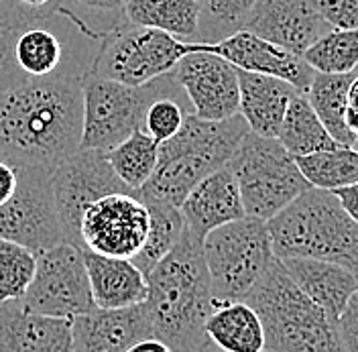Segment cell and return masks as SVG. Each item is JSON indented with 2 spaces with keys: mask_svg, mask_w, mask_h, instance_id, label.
I'll list each match as a JSON object with an SVG mask.
<instances>
[{
  "mask_svg": "<svg viewBox=\"0 0 358 352\" xmlns=\"http://www.w3.org/2000/svg\"><path fill=\"white\" fill-rule=\"evenodd\" d=\"M238 86H241L238 114L245 118L248 131L259 136L277 139L291 100L299 90H295L283 80L261 76V73H248L241 69H238Z\"/></svg>",
  "mask_w": 358,
  "mask_h": 352,
  "instance_id": "obj_22",
  "label": "cell"
},
{
  "mask_svg": "<svg viewBox=\"0 0 358 352\" xmlns=\"http://www.w3.org/2000/svg\"><path fill=\"white\" fill-rule=\"evenodd\" d=\"M346 125L358 136V76L352 78L348 88V106H346Z\"/></svg>",
  "mask_w": 358,
  "mask_h": 352,
  "instance_id": "obj_41",
  "label": "cell"
},
{
  "mask_svg": "<svg viewBox=\"0 0 358 352\" xmlns=\"http://www.w3.org/2000/svg\"><path fill=\"white\" fill-rule=\"evenodd\" d=\"M291 281L332 322L358 289V275L346 267L315 259H279Z\"/></svg>",
  "mask_w": 358,
  "mask_h": 352,
  "instance_id": "obj_21",
  "label": "cell"
},
{
  "mask_svg": "<svg viewBox=\"0 0 358 352\" xmlns=\"http://www.w3.org/2000/svg\"><path fill=\"white\" fill-rule=\"evenodd\" d=\"M51 185L67 241L80 248V222L94 202L110 194H133L112 171L106 151L78 149L51 171Z\"/></svg>",
  "mask_w": 358,
  "mask_h": 352,
  "instance_id": "obj_12",
  "label": "cell"
},
{
  "mask_svg": "<svg viewBox=\"0 0 358 352\" xmlns=\"http://www.w3.org/2000/svg\"><path fill=\"white\" fill-rule=\"evenodd\" d=\"M257 0H200V43H218L245 27Z\"/></svg>",
  "mask_w": 358,
  "mask_h": 352,
  "instance_id": "obj_31",
  "label": "cell"
},
{
  "mask_svg": "<svg viewBox=\"0 0 358 352\" xmlns=\"http://www.w3.org/2000/svg\"><path fill=\"white\" fill-rule=\"evenodd\" d=\"M243 29L297 57L330 31L317 0H257Z\"/></svg>",
  "mask_w": 358,
  "mask_h": 352,
  "instance_id": "obj_15",
  "label": "cell"
},
{
  "mask_svg": "<svg viewBox=\"0 0 358 352\" xmlns=\"http://www.w3.org/2000/svg\"><path fill=\"white\" fill-rule=\"evenodd\" d=\"M0 239L17 242L35 255L69 242L49 169L17 167L15 194L0 206Z\"/></svg>",
  "mask_w": 358,
  "mask_h": 352,
  "instance_id": "obj_10",
  "label": "cell"
},
{
  "mask_svg": "<svg viewBox=\"0 0 358 352\" xmlns=\"http://www.w3.org/2000/svg\"><path fill=\"white\" fill-rule=\"evenodd\" d=\"M295 163L310 188L334 192L358 181V151L352 147L295 157Z\"/></svg>",
  "mask_w": 358,
  "mask_h": 352,
  "instance_id": "obj_29",
  "label": "cell"
},
{
  "mask_svg": "<svg viewBox=\"0 0 358 352\" xmlns=\"http://www.w3.org/2000/svg\"><path fill=\"white\" fill-rule=\"evenodd\" d=\"M208 340L224 352H263L265 330L257 311L245 302L214 306L206 320Z\"/></svg>",
  "mask_w": 358,
  "mask_h": 352,
  "instance_id": "obj_23",
  "label": "cell"
},
{
  "mask_svg": "<svg viewBox=\"0 0 358 352\" xmlns=\"http://www.w3.org/2000/svg\"><path fill=\"white\" fill-rule=\"evenodd\" d=\"M37 255L17 242L0 239V304L21 302L33 281Z\"/></svg>",
  "mask_w": 358,
  "mask_h": 352,
  "instance_id": "obj_32",
  "label": "cell"
},
{
  "mask_svg": "<svg viewBox=\"0 0 358 352\" xmlns=\"http://www.w3.org/2000/svg\"><path fill=\"white\" fill-rule=\"evenodd\" d=\"M336 198L340 199L342 208L346 210V214L358 224V181L348 185V188H340L332 192Z\"/></svg>",
  "mask_w": 358,
  "mask_h": 352,
  "instance_id": "obj_40",
  "label": "cell"
},
{
  "mask_svg": "<svg viewBox=\"0 0 358 352\" xmlns=\"http://www.w3.org/2000/svg\"><path fill=\"white\" fill-rule=\"evenodd\" d=\"M267 228L275 259H315L358 275V224L332 192L310 188Z\"/></svg>",
  "mask_w": 358,
  "mask_h": 352,
  "instance_id": "obj_4",
  "label": "cell"
},
{
  "mask_svg": "<svg viewBox=\"0 0 358 352\" xmlns=\"http://www.w3.org/2000/svg\"><path fill=\"white\" fill-rule=\"evenodd\" d=\"M0 352H73L71 322L41 316L21 302L0 304Z\"/></svg>",
  "mask_w": 358,
  "mask_h": 352,
  "instance_id": "obj_19",
  "label": "cell"
},
{
  "mask_svg": "<svg viewBox=\"0 0 358 352\" xmlns=\"http://www.w3.org/2000/svg\"><path fill=\"white\" fill-rule=\"evenodd\" d=\"M183 96H185L183 92L161 96L147 108L145 120H143V131L147 132L157 145L176 136L179 129L183 127V120L189 114V111L183 106Z\"/></svg>",
  "mask_w": 358,
  "mask_h": 352,
  "instance_id": "obj_34",
  "label": "cell"
},
{
  "mask_svg": "<svg viewBox=\"0 0 358 352\" xmlns=\"http://www.w3.org/2000/svg\"><path fill=\"white\" fill-rule=\"evenodd\" d=\"M82 80H24L0 92V159L53 171L80 149Z\"/></svg>",
  "mask_w": 358,
  "mask_h": 352,
  "instance_id": "obj_1",
  "label": "cell"
},
{
  "mask_svg": "<svg viewBox=\"0 0 358 352\" xmlns=\"http://www.w3.org/2000/svg\"><path fill=\"white\" fill-rule=\"evenodd\" d=\"M201 253L214 306L245 302L275 261L267 222L245 216L206 234Z\"/></svg>",
  "mask_w": 358,
  "mask_h": 352,
  "instance_id": "obj_6",
  "label": "cell"
},
{
  "mask_svg": "<svg viewBox=\"0 0 358 352\" xmlns=\"http://www.w3.org/2000/svg\"><path fill=\"white\" fill-rule=\"evenodd\" d=\"M13 2L33 21L53 17L64 6V0H13Z\"/></svg>",
  "mask_w": 358,
  "mask_h": 352,
  "instance_id": "obj_38",
  "label": "cell"
},
{
  "mask_svg": "<svg viewBox=\"0 0 358 352\" xmlns=\"http://www.w3.org/2000/svg\"><path fill=\"white\" fill-rule=\"evenodd\" d=\"M201 352H224V351H220V349H216V346H214V344L210 342V344H208V346H206V349H203V351H201Z\"/></svg>",
  "mask_w": 358,
  "mask_h": 352,
  "instance_id": "obj_43",
  "label": "cell"
},
{
  "mask_svg": "<svg viewBox=\"0 0 358 352\" xmlns=\"http://www.w3.org/2000/svg\"><path fill=\"white\" fill-rule=\"evenodd\" d=\"M206 53L222 57L241 71L283 80L299 92H306L315 76V71L301 57L245 29L218 43H206Z\"/></svg>",
  "mask_w": 358,
  "mask_h": 352,
  "instance_id": "obj_16",
  "label": "cell"
},
{
  "mask_svg": "<svg viewBox=\"0 0 358 352\" xmlns=\"http://www.w3.org/2000/svg\"><path fill=\"white\" fill-rule=\"evenodd\" d=\"M106 159L116 177L138 196L143 185L155 174L159 145L143 129H138L122 143L108 149Z\"/></svg>",
  "mask_w": 358,
  "mask_h": 352,
  "instance_id": "obj_27",
  "label": "cell"
},
{
  "mask_svg": "<svg viewBox=\"0 0 358 352\" xmlns=\"http://www.w3.org/2000/svg\"><path fill=\"white\" fill-rule=\"evenodd\" d=\"M236 177L246 216L271 220L291 202L310 190L295 157H291L279 139L246 132L228 161Z\"/></svg>",
  "mask_w": 358,
  "mask_h": 352,
  "instance_id": "obj_8",
  "label": "cell"
},
{
  "mask_svg": "<svg viewBox=\"0 0 358 352\" xmlns=\"http://www.w3.org/2000/svg\"><path fill=\"white\" fill-rule=\"evenodd\" d=\"M21 304L29 311L69 322L96 309L82 248L64 242L39 253L33 281Z\"/></svg>",
  "mask_w": 358,
  "mask_h": 352,
  "instance_id": "obj_11",
  "label": "cell"
},
{
  "mask_svg": "<svg viewBox=\"0 0 358 352\" xmlns=\"http://www.w3.org/2000/svg\"><path fill=\"white\" fill-rule=\"evenodd\" d=\"M315 73H355L358 67V29H330L301 55Z\"/></svg>",
  "mask_w": 358,
  "mask_h": 352,
  "instance_id": "obj_30",
  "label": "cell"
},
{
  "mask_svg": "<svg viewBox=\"0 0 358 352\" xmlns=\"http://www.w3.org/2000/svg\"><path fill=\"white\" fill-rule=\"evenodd\" d=\"M127 352H173L165 342H161L159 338L155 336H149V338H145V340H141V342H136L133 344L131 349Z\"/></svg>",
  "mask_w": 358,
  "mask_h": 352,
  "instance_id": "obj_42",
  "label": "cell"
},
{
  "mask_svg": "<svg viewBox=\"0 0 358 352\" xmlns=\"http://www.w3.org/2000/svg\"><path fill=\"white\" fill-rule=\"evenodd\" d=\"M263 352H268V351H263Z\"/></svg>",
  "mask_w": 358,
  "mask_h": 352,
  "instance_id": "obj_44",
  "label": "cell"
},
{
  "mask_svg": "<svg viewBox=\"0 0 358 352\" xmlns=\"http://www.w3.org/2000/svg\"><path fill=\"white\" fill-rule=\"evenodd\" d=\"M277 139L291 157H306L342 147L326 131L303 92H297L293 96Z\"/></svg>",
  "mask_w": 358,
  "mask_h": 352,
  "instance_id": "obj_26",
  "label": "cell"
},
{
  "mask_svg": "<svg viewBox=\"0 0 358 352\" xmlns=\"http://www.w3.org/2000/svg\"><path fill=\"white\" fill-rule=\"evenodd\" d=\"M245 304L257 311L268 352H344L336 324L291 281L279 259Z\"/></svg>",
  "mask_w": 358,
  "mask_h": 352,
  "instance_id": "obj_5",
  "label": "cell"
},
{
  "mask_svg": "<svg viewBox=\"0 0 358 352\" xmlns=\"http://www.w3.org/2000/svg\"><path fill=\"white\" fill-rule=\"evenodd\" d=\"M246 132L248 125L241 114L212 122L189 112L178 134L159 145L155 174L138 198L179 208L203 177L228 165Z\"/></svg>",
  "mask_w": 358,
  "mask_h": 352,
  "instance_id": "obj_3",
  "label": "cell"
},
{
  "mask_svg": "<svg viewBox=\"0 0 358 352\" xmlns=\"http://www.w3.org/2000/svg\"><path fill=\"white\" fill-rule=\"evenodd\" d=\"M31 22L13 0H0V92L24 82L15 64V41Z\"/></svg>",
  "mask_w": 358,
  "mask_h": 352,
  "instance_id": "obj_33",
  "label": "cell"
},
{
  "mask_svg": "<svg viewBox=\"0 0 358 352\" xmlns=\"http://www.w3.org/2000/svg\"><path fill=\"white\" fill-rule=\"evenodd\" d=\"M355 73H315L312 84L303 92L312 104L313 112L326 127V131L332 134L338 145L352 147L357 141V134L346 125V106H348V88Z\"/></svg>",
  "mask_w": 358,
  "mask_h": 352,
  "instance_id": "obj_25",
  "label": "cell"
},
{
  "mask_svg": "<svg viewBox=\"0 0 358 352\" xmlns=\"http://www.w3.org/2000/svg\"><path fill=\"white\" fill-rule=\"evenodd\" d=\"M330 29H358V0H317Z\"/></svg>",
  "mask_w": 358,
  "mask_h": 352,
  "instance_id": "obj_36",
  "label": "cell"
},
{
  "mask_svg": "<svg viewBox=\"0 0 358 352\" xmlns=\"http://www.w3.org/2000/svg\"><path fill=\"white\" fill-rule=\"evenodd\" d=\"M96 308L122 309L147 302V275L131 261L82 248Z\"/></svg>",
  "mask_w": 358,
  "mask_h": 352,
  "instance_id": "obj_20",
  "label": "cell"
},
{
  "mask_svg": "<svg viewBox=\"0 0 358 352\" xmlns=\"http://www.w3.org/2000/svg\"><path fill=\"white\" fill-rule=\"evenodd\" d=\"M127 21L169 33L183 41H198L200 0H127Z\"/></svg>",
  "mask_w": 358,
  "mask_h": 352,
  "instance_id": "obj_24",
  "label": "cell"
},
{
  "mask_svg": "<svg viewBox=\"0 0 358 352\" xmlns=\"http://www.w3.org/2000/svg\"><path fill=\"white\" fill-rule=\"evenodd\" d=\"M185 228L203 241L206 234L224 224L245 218V206L234 174L228 165L203 177L179 206Z\"/></svg>",
  "mask_w": 358,
  "mask_h": 352,
  "instance_id": "obj_18",
  "label": "cell"
},
{
  "mask_svg": "<svg viewBox=\"0 0 358 352\" xmlns=\"http://www.w3.org/2000/svg\"><path fill=\"white\" fill-rule=\"evenodd\" d=\"M192 112L201 120L220 122L238 114V69L214 53H189L173 69Z\"/></svg>",
  "mask_w": 358,
  "mask_h": 352,
  "instance_id": "obj_14",
  "label": "cell"
},
{
  "mask_svg": "<svg viewBox=\"0 0 358 352\" xmlns=\"http://www.w3.org/2000/svg\"><path fill=\"white\" fill-rule=\"evenodd\" d=\"M203 49L206 43L200 41H183L169 33L124 21L102 37L88 76L136 88L173 73L185 55Z\"/></svg>",
  "mask_w": 358,
  "mask_h": 352,
  "instance_id": "obj_7",
  "label": "cell"
},
{
  "mask_svg": "<svg viewBox=\"0 0 358 352\" xmlns=\"http://www.w3.org/2000/svg\"><path fill=\"white\" fill-rule=\"evenodd\" d=\"M84 90V127L80 149L108 151L134 131L143 129V120L151 102L161 96L179 94L173 73L161 76L145 86H124L112 80L86 76Z\"/></svg>",
  "mask_w": 358,
  "mask_h": 352,
  "instance_id": "obj_9",
  "label": "cell"
},
{
  "mask_svg": "<svg viewBox=\"0 0 358 352\" xmlns=\"http://www.w3.org/2000/svg\"><path fill=\"white\" fill-rule=\"evenodd\" d=\"M153 336L145 304L122 309H92L71 320L73 352H127Z\"/></svg>",
  "mask_w": 358,
  "mask_h": 352,
  "instance_id": "obj_17",
  "label": "cell"
},
{
  "mask_svg": "<svg viewBox=\"0 0 358 352\" xmlns=\"http://www.w3.org/2000/svg\"><path fill=\"white\" fill-rule=\"evenodd\" d=\"M64 6L100 37L127 21V0H64Z\"/></svg>",
  "mask_w": 358,
  "mask_h": 352,
  "instance_id": "obj_35",
  "label": "cell"
},
{
  "mask_svg": "<svg viewBox=\"0 0 358 352\" xmlns=\"http://www.w3.org/2000/svg\"><path fill=\"white\" fill-rule=\"evenodd\" d=\"M336 330L344 352H358V289L350 295L346 308L336 320Z\"/></svg>",
  "mask_w": 358,
  "mask_h": 352,
  "instance_id": "obj_37",
  "label": "cell"
},
{
  "mask_svg": "<svg viewBox=\"0 0 358 352\" xmlns=\"http://www.w3.org/2000/svg\"><path fill=\"white\" fill-rule=\"evenodd\" d=\"M147 311L153 336L173 352H201L208 344L206 320L214 311L201 241L187 228L173 251L147 275Z\"/></svg>",
  "mask_w": 358,
  "mask_h": 352,
  "instance_id": "obj_2",
  "label": "cell"
},
{
  "mask_svg": "<svg viewBox=\"0 0 358 352\" xmlns=\"http://www.w3.org/2000/svg\"><path fill=\"white\" fill-rule=\"evenodd\" d=\"M149 210V230L143 248L134 255L133 261L145 275H149L157 265L161 263L178 244L183 234L185 222L179 208L161 204V202H145Z\"/></svg>",
  "mask_w": 358,
  "mask_h": 352,
  "instance_id": "obj_28",
  "label": "cell"
},
{
  "mask_svg": "<svg viewBox=\"0 0 358 352\" xmlns=\"http://www.w3.org/2000/svg\"><path fill=\"white\" fill-rule=\"evenodd\" d=\"M149 230L147 204L136 194H110L94 202L80 222V248L96 255L133 259Z\"/></svg>",
  "mask_w": 358,
  "mask_h": 352,
  "instance_id": "obj_13",
  "label": "cell"
},
{
  "mask_svg": "<svg viewBox=\"0 0 358 352\" xmlns=\"http://www.w3.org/2000/svg\"><path fill=\"white\" fill-rule=\"evenodd\" d=\"M17 188V167L0 159V206H4Z\"/></svg>",
  "mask_w": 358,
  "mask_h": 352,
  "instance_id": "obj_39",
  "label": "cell"
}]
</instances>
